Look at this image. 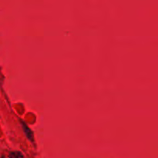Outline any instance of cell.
I'll use <instances>...</instances> for the list:
<instances>
[{
	"label": "cell",
	"instance_id": "6da1fadb",
	"mask_svg": "<svg viewBox=\"0 0 158 158\" xmlns=\"http://www.w3.org/2000/svg\"><path fill=\"white\" fill-rule=\"evenodd\" d=\"M23 124V131H24L25 134L26 135L27 138L29 139V140L31 141H33L34 140V137H33V134H32V131L29 129V127H27V125H26L25 123H22Z\"/></svg>",
	"mask_w": 158,
	"mask_h": 158
},
{
	"label": "cell",
	"instance_id": "7a4b0ae2",
	"mask_svg": "<svg viewBox=\"0 0 158 158\" xmlns=\"http://www.w3.org/2000/svg\"><path fill=\"white\" fill-rule=\"evenodd\" d=\"M9 158H24V156L19 151H12L9 153Z\"/></svg>",
	"mask_w": 158,
	"mask_h": 158
},
{
	"label": "cell",
	"instance_id": "3957f363",
	"mask_svg": "<svg viewBox=\"0 0 158 158\" xmlns=\"http://www.w3.org/2000/svg\"><path fill=\"white\" fill-rule=\"evenodd\" d=\"M2 158H5L4 156H2Z\"/></svg>",
	"mask_w": 158,
	"mask_h": 158
}]
</instances>
